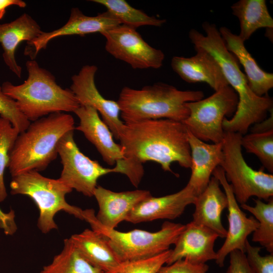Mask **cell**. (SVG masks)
Wrapping results in <instances>:
<instances>
[{"instance_id": "5b68a950", "label": "cell", "mask_w": 273, "mask_h": 273, "mask_svg": "<svg viewBox=\"0 0 273 273\" xmlns=\"http://www.w3.org/2000/svg\"><path fill=\"white\" fill-rule=\"evenodd\" d=\"M26 67L28 75L22 84L6 81L1 87L30 121L54 113L74 112L80 106L70 89L59 85L55 76L35 60L27 61Z\"/></svg>"}, {"instance_id": "e0dca14e", "label": "cell", "mask_w": 273, "mask_h": 273, "mask_svg": "<svg viewBox=\"0 0 273 273\" xmlns=\"http://www.w3.org/2000/svg\"><path fill=\"white\" fill-rule=\"evenodd\" d=\"M195 49L196 54L191 57H173V70L186 82H205L215 92L229 85L215 58L202 49Z\"/></svg>"}, {"instance_id": "d6986e66", "label": "cell", "mask_w": 273, "mask_h": 273, "mask_svg": "<svg viewBox=\"0 0 273 273\" xmlns=\"http://www.w3.org/2000/svg\"><path fill=\"white\" fill-rule=\"evenodd\" d=\"M74 113L79 119L75 129L81 131L110 165L124 159L121 146L113 140L110 129L99 115L98 111L88 106H80Z\"/></svg>"}, {"instance_id": "1f68e13d", "label": "cell", "mask_w": 273, "mask_h": 273, "mask_svg": "<svg viewBox=\"0 0 273 273\" xmlns=\"http://www.w3.org/2000/svg\"><path fill=\"white\" fill-rule=\"evenodd\" d=\"M0 117L8 120L19 133L24 131L30 121L19 110L16 102L5 95L0 86Z\"/></svg>"}, {"instance_id": "7c38bea8", "label": "cell", "mask_w": 273, "mask_h": 273, "mask_svg": "<svg viewBox=\"0 0 273 273\" xmlns=\"http://www.w3.org/2000/svg\"><path fill=\"white\" fill-rule=\"evenodd\" d=\"M97 70L95 65L83 66L77 74L72 76L70 89L80 106L90 107L100 113L113 136L118 140L124 123L119 118L120 111L117 102L104 98L98 90L95 82Z\"/></svg>"}, {"instance_id": "74e56055", "label": "cell", "mask_w": 273, "mask_h": 273, "mask_svg": "<svg viewBox=\"0 0 273 273\" xmlns=\"http://www.w3.org/2000/svg\"><path fill=\"white\" fill-rule=\"evenodd\" d=\"M8 214L7 213L4 212L0 209V224L5 223L8 218Z\"/></svg>"}, {"instance_id": "30bf717a", "label": "cell", "mask_w": 273, "mask_h": 273, "mask_svg": "<svg viewBox=\"0 0 273 273\" xmlns=\"http://www.w3.org/2000/svg\"><path fill=\"white\" fill-rule=\"evenodd\" d=\"M62 170L59 178L69 188L91 197L97 186L98 179L110 173H118L115 166L112 168L101 166L83 154L78 148L73 138V130L65 134L57 145Z\"/></svg>"}, {"instance_id": "f1b7e54d", "label": "cell", "mask_w": 273, "mask_h": 273, "mask_svg": "<svg viewBox=\"0 0 273 273\" xmlns=\"http://www.w3.org/2000/svg\"><path fill=\"white\" fill-rule=\"evenodd\" d=\"M241 146L247 153L255 155L269 172H273V130L242 135Z\"/></svg>"}, {"instance_id": "836d02e7", "label": "cell", "mask_w": 273, "mask_h": 273, "mask_svg": "<svg viewBox=\"0 0 273 273\" xmlns=\"http://www.w3.org/2000/svg\"><path fill=\"white\" fill-rule=\"evenodd\" d=\"M208 269L209 266L206 263L193 264L185 259H180L162 266L158 273H206Z\"/></svg>"}, {"instance_id": "4316f807", "label": "cell", "mask_w": 273, "mask_h": 273, "mask_svg": "<svg viewBox=\"0 0 273 273\" xmlns=\"http://www.w3.org/2000/svg\"><path fill=\"white\" fill-rule=\"evenodd\" d=\"M92 2L104 6L121 24L135 29L144 26L161 27L166 22L165 19L149 16L133 8L125 0H93Z\"/></svg>"}, {"instance_id": "f546056e", "label": "cell", "mask_w": 273, "mask_h": 273, "mask_svg": "<svg viewBox=\"0 0 273 273\" xmlns=\"http://www.w3.org/2000/svg\"><path fill=\"white\" fill-rule=\"evenodd\" d=\"M19 134L7 119L0 117V202L7 197L4 172L8 167L10 153Z\"/></svg>"}, {"instance_id": "2e32d148", "label": "cell", "mask_w": 273, "mask_h": 273, "mask_svg": "<svg viewBox=\"0 0 273 273\" xmlns=\"http://www.w3.org/2000/svg\"><path fill=\"white\" fill-rule=\"evenodd\" d=\"M121 24L119 20L108 11L95 16L85 15L78 8L71 10L68 21L63 26L51 32H43L36 38L28 43L34 48L35 56L42 49L46 48L50 41L65 35H84L93 33H102Z\"/></svg>"}, {"instance_id": "6da1fadb", "label": "cell", "mask_w": 273, "mask_h": 273, "mask_svg": "<svg viewBox=\"0 0 273 273\" xmlns=\"http://www.w3.org/2000/svg\"><path fill=\"white\" fill-rule=\"evenodd\" d=\"M118 140L123 159L141 174H144L142 164L147 161L155 162L174 174L173 162L191 167L188 130L180 121L159 119L124 123Z\"/></svg>"}, {"instance_id": "83f0119b", "label": "cell", "mask_w": 273, "mask_h": 273, "mask_svg": "<svg viewBox=\"0 0 273 273\" xmlns=\"http://www.w3.org/2000/svg\"><path fill=\"white\" fill-rule=\"evenodd\" d=\"M253 200L255 204L253 206L247 203L241 205L242 209L252 214L258 222L252 241L258 243L269 253H273V198L267 203L259 199Z\"/></svg>"}, {"instance_id": "4fadbf2b", "label": "cell", "mask_w": 273, "mask_h": 273, "mask_svg": "<svg viewBox=\"0 0 273 273\" xmlns=\"http://www.w3.org/2000/svg\"><path fill=\"white\" fill-rule=\"evenodd\" d=\"M212 175L219 180L228 199L229 229L224 243L216 252L215 259L217 265L222 267L224 266L226 256L232 251L238 250L245 252L247 237L257 229L258 222L253 216L247 217L241 209L234 196L232 186L228 181L222 168L217 166Z\"/></svg>"}, {"instance_id": "8fae6325", "label": "cell", "mask_w": 273, "mask_h": 273, "mask_svg": "<svg viewBox=\"0 0 273 273\" xmlns=\"http://www.w3.org/2000/svg\"><path fill=\"white\" fill-rule=\"evenodd\" d=\"M101 34L106 38V51L132 68L158 69L162 66L163 52L149 45L136 29L120 24Z\"/></svg>"}, {"instance_id": "ac0fdd59", "label": "cell", "mask_w": 273, "mask_h": 273, "mask_svg": "<svg viewBox=\"0 0 273 273\" xmlns=\"http://www.w3.org/2000/svg\"><path fill=\"white\" fill-rule=\"evenodd\" d=\"M151 195L145 190L115 192L98 186L94 196L98 205L96 218L102 225L115 229L126 218L130 211L140 202Z\"/></svg>"}, {"instance_id": "9a60e30c", "label": "cell", "mask_w": 273, "mask_h": 273, "mask_svg": "<svg viewBox=\"0 0 273 273\" xmlns=\"http://www.w3.org/2000/svg\"><path fill=\"white\" fill-rule=\"evenodd\" d=\"M197 196L188 184L172 194L159 197L151 196L138 203L129 213L125 221L138 223L156 219H174L184 213L188 205L194 203Z\"/></svg>"}, {"instance_id": "d6a6232c", "label": "cell", "mask_w": 273, "mask_h": 273, "mask_svg": "<svg viewBox=\"0 0 273 273\" xmlns=\"http://www.w3.org/2000/svg\"><path fill=\"white\" fill-rule=\"evenodd\" d=\"M261 248L246 241L245 253L248 264L254 273H273V253L261 256Z\"/></svg>"}, {"instance_id": "ba28073f", "label": "cell", "mask_w": 273, "mask_h": 273, "mask_svg": "<svg viewBox=\"0 0 273 273\" xmlns=\"http://www.w3.org/2000/svg\"><path fill=\"white\" fill-rule=\"evenodd\" d=\"M242 136L239 133L224 132L223 159L219 166L238 203L246 204L253 196L267 202L273 196V175L262 170H256L246 163L242 153Z\"/></svg>"}, {"instance_id": "7402d4cb", "label": "cell", "mask_w": 273, "mask_h": 273, "mask_svg": "<svg viewBox=\"0 0 273 273\" xmlns=\"http://www.w3.org/2000/svg\"><path fill=\"white\" fill-rule=\"evenodd\" d=\"M220 185L216 177H211L206 188L196 197L192 221L211 230L219 237L225 238L227 230L222 225L221 215L227 208L228 199Z\"/></svg>"}, {"instance_id": "7a4b0ae2", "label": "cell", "mask_w": 273, "mask_h": 273, "mask_svg": "<svg viewBox=\"0 0 273 273\" xmlns=\"http://www.w3.org/2000/svg\"><path fill=\"white\" fill-rule=\"evenodd\" d=\"M202 27L205 35L195 29L189 31L191 42L194 48L202 49L215 58L229 85L238 97L236 111L230 119H223V129L224 132H237L243 135L251 125L266 118L267 112L272 110V99L267 95L259 97L252 92L237 59L226 48L216 25L204 22Z\"/></svg>"}, {"instance_id": "8992f818", "label": "cell", "mask_w": 273, "mask_h": 273, "mask_svg": "<svg viewBox=\"0 0 273 273\" xmlns=\"http://www.w3.org/2000/svg\"><path fill=\"white\" fill-rule=\"evenodd\" d=\"M82 217L92 230L106 239L120 262L147 258L169 250L185 227L181 223L165 221L156 232L139 229L122 232L100 223L92 209L83 210Z\"/></svg>"}, {"instance_id": "cb8c5ba5", "label": "cell", "mask_w": 273, "mask_h": 273, "mask_svg": "<svg viewBox=\"0 0 273 273\" xmlns=\"http://www.w3.org/2000/svg\"><path fill=\"white\" fill-rule=\"evenodd\" d=\"M69 238L83 258L104 273L121 262L106 239L92 229H86Z\"/></svg>"}, {"instance_id": "5bb4252c", "label": "cell", "mask_w": 273, "mask_h": 273, "mask_svg": "<svg viewBox=\"0 0 273 273\" xmlns=\"http://www.w3.org/2000/svg\"><path fill=\"white\" fill-rule=\"evenodd\" d=\"M218 237L216 233L204 226L193 221L188 223L177 238L166 264L180 259L197 264L215 260L214 246Z\"/></svg>"}, {"instance_id": "e575fe53", "label": "cell", "mask_w": 273, "mask_h": 273, "mask_svg": "<svg viewBox=\"0 0 273 273\" xmlns=\"http://www.w3.org/2000/svg\"><path fill=\"white\" fill-rule=\"evenodd\" d=\"M229 255L230 264L226 273H254L248 264L245 253L235 250Z\"/></svg>"}, {"instance_id": "484cf974", "label": "cell", "mask_w": 273, "mask_h": 273, "mask_svg": "<svg viewBox=\"0 0 273 273\" xmlns=\"http://www.w3.org/2000/svg\"><path fill=\"white\" fill-rule=\"evenodd\" d=\"M40 273H104L93 266L80 254L70 238L64 241L60 253L51 263L42 267Z\"/></svg>"}, {"instance_id": "52a82bcc", "label": "cell", "mask_w": 273, "mask_h": 273, "mask_svg": "<svg viewBox=\"0 0 273 273\" xmlns=\"http://www.w3.org/2000/svg\"><path fill=\"white\" fill-rule=\"evenodd\" d=\"M10 186L12 194L27 196L35 202L39 210L37 226L44 234L58 229L54 217L59 211L83 220V210L69 204L65 199L72 190L59 178H48L31 170L12 177Z\"/></svg>"}, {"instance_id": "44dd1931", "label": "cell", "mask_w": 273, "mask_h": 273, "mask_svg": "<svg viewBox=\"0 0 273 273\" xmlns=\"http://www.w3.org/2000/svg\"><path fill=\"white\" fill-rule=\"evenodd\" d=\"M42 32L37 22L26 13L13 21L0 24V43L3 50L4 61L18 77L21 78L22 68L16 60L17 48L23 41L31 42Z\"/></svg>"}, {"instance_id": "d4e9b609", "label": "cell", "mask_w": 273, "mask_h": 273, "mask_svg": "<svg viewBox=\"0 0 273 273\" xmlns=\"http://www.w3.org/2000/svg\"><path fill=\"white\" fill-rule=\"evenodd\" d=\"M231 9L239 20V36L244 42L258 29L273 28V19L265 0H240L234 4Z\"/></svg>"}, {"instance_id": "603a6c76", "label": "cell", "mask_w": 273, "mask_h": 273, "mask_svg": "<svg viewBox=\"0 0 273 273\" xmlns=\"http://www.w3.org/2000/svg\"><path fill=\"white\" fill-rule=\"evenodd\" d=\"M228 50L234 55L243 66L248 84L252 92L259 97L266 96L273 87V74L261 69L246 49L244 42L239 35L233 33L226 27L219 29Z\"/></svg>"}, {"instance_id": "277c9868", "label": "cell", "mask_w": 273, "mask_h": 273, "mask_svg": "<svg viewBox=\"0 0 273 273\" xmlns=\"http://www.w3.org/2000/svg\"><path fill=\"white\" fill-rule=\"evenodd\" d=\"M203 98L201 90H181L157 82L140 89L125 86L117 102L124 123L159 119L181 122L189 115L186 103Z\"/></svg>"}, {"instance_id": "ffe728a7", "label": "cell", "mask_w": 273, "mask_h": 273, "mask_svg": "<svg viewBox=\"0 0 273 273\" xmlns=\"http://www.w3.org/2000/svg\"><path fill=\"white\" fill-rule=\"evenodd\" d=\"M188 139L191 156V174L188 184L198 196L206 188L213 172L222 162V142L207 144L188 130Z\"/></svg>"}, {"instance_id": "4dcf8cb0", "label": "cell", "mask_w": 273, "mask_h": 273, "mask_svg": "<svg viewBox=\"0 0 273 273\" xmlns=\"http://www.w3.org/2000/svg\"><path fill=\"white\" fill-rule=\"evenodd\" d=\"M171 252V249H169L151 257L122 261L105 273H158L166 263Z\"/></svg>"}, {"instance_id": "8d00e7d4", "label": "cell", "mask_w": 273, "mask_h": 273, "mask_svg": "<svg viewBox=\"0 0 273 273\" xmlns=\"http://www.w3.org/2000/svg\"><path fill=\"white\" fill-rule=\"evenodd\" d=\"M12 6L25 8L26 3L21 0H0V20L4 17L7 9Z\"/></svg>"}, {"instance_id": "d590c367", "label": "cell", "mask_w": 273, "mask_h": 273, "mask_svg": "<svg viewBox=\"0 0 273 273\" xmlns=\"http://www.w3.org/2000/svg\"><path fill=\"white\" fill-rule=\"evenodd\" d=\"M270 116L263 121L254 124L251 132H261L273 130L272 128V111Z\"/></svg>"}, {"instance_id": "3957f363", "label": "cell", "mask_w": 273, "mask_h": 273, "mask_svg": "<svg viewBox=\"0 0 273 273\" xmlns=\"http://www.w3.org/2000/svg\"><path fill=\"white\" fill-rule=\"evenodd\" d=\"M74 129L73 117L63 112L52 113L30 123L19 134L10 153L8 168L12 177L46 169L57 157L60 139Z\"/></svg>"}, {"instance_id": "9c48e42d", "label": "cell", "mask_w": 273, "mask_h": 273, "mask_svg": "<svg viewBox=\"0 0 273 273\" xmlns=\"http://www.w3.org/2000/svg\"><path fill=\"white\" fill-rule=\"evenodd\" d=\"M238 103L236 93L230 85L226 86L206 99L186 103L189 115L181 122L198 139L221 143L224 135L223 120L235 114Z\"/></svg>"}]
</instances>
